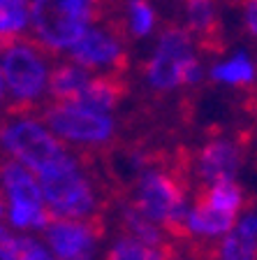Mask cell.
<instances>
[{
	"label": "cell",
	"mask_w": 257,
	"mask_h": 260,
	"mask_svg": "<svg viewBox=\"0 0 257 260\" xmlns=\"http://www.w3.org/2000/svg\"><path fill=\"white\" fill-rule=\"evenodd\" d=\"M241 168V149L230 140H213L199 151L197 174L204 184L227 181Z\"/></svg>",
	"instance_id": "obj_11"
},
{
	"label": "cell",
	"mask_w": 257,
	"mask_h": 260,
	"mask_svg": "<svg viewBox=\"0 0 257 260\" xmlns=\"http://www.w3.org/2000/svg\"><path fill=\"white\" fill-rule=\"evenodd\" d=\"M141 214L156 221L162 230L186 237L188 200L183 181L171 172L158 168L141 170L132 202Z\"/></svg>",
	"instance_id": "obj_5"
},
{
	"label": "cell",
	"mask_w": 257,
	"mask_h": 260,
	"mask_svg": "<svg viewBox=\"0 0 257 260\" xmlns=\"http://www.w3.org/2000/svg\"><path fill=\"white\" fill-rule=\"evenodd\" d=\"M97 14V0H32L30 26L49 54L70 49Z\"/></svg>",
	"instance_id": "obj_3"
},
{
	"label": "cell",
	"mask_w": 257,
	"mask_h": 260,
	"mask_svg": "<svg viewBox=\"0 0 257 260\" xmlns=\"http://www.w3.org/2000/svg\"><path fill=\"white\" fill-rule=\"evenodd\" d=\"M3 214H5V198L0 195V218H3ZM5 233H7V230H5V228H3V225H0V239L5 237Z\"/></svg>",
	"instance_id": "obj_26"
},
{
	"label": "cell",
	"mask_w": 257,
	"mask_h": 260,
	"mask_svg": "<svg viewBox=\"0 0 257 260\" xmlns=\"http://www.w3.org/2000/svg\"><path fill=\"white\" fill-rule=\"evenodd\" d=\"M0 3H3V0H0Z\"/></svg>",
	"instance_id": "obj_28"
},
{
	"label": "cell",
	"mask_w": 257,
	"mask_h": 260,
	"mask_svg": "<svg viewBox=\"0 0 257 260\" xmlns=\"http://www.w3.org/2000/svg\"><path fill=\"white\" fill-rule=\"evenodd\" d=\"M16 260H58L51 249L42 246L38 239H30V237H21V253Z\"/></svg>",
	"instance_id": "obj_23"
},
{
	"label": "cell",
	"mask_w": 257,
	"mask_h": 260,
	"mask_svg": "<svg viewBox=\"0 0 257 260\" xmlns=\"http://www.w3.org/2000/svg\"><path fill=\"white\" fill-rule=\"evenodd\" d=\"M128 26L132 35L146 38L156 26V12L149 0H130L128 3Z\"/></svg>",
	"instance_id": "obj_22"
},
{
	"label": "cell",
	"mask_w": 257,
	"mask_h": 260,
	"mask_svg": "<svg viewBox=\"0 0 257 260\" xmlns=\"http://www.w3.org/2000/svg\"><path fill=\"white\" fill-rule=\"evenodd\" d=\"M236 223V214L230 211H220L215 207L206 205L204 200L195 198V205L188 207V216H186V233L188 235H197V237H225Z\"/></svg>",
	"instance_id": "obj_12"
},
{
	"label": "cell",
	"mask_w": 257,
	"mask_h": 260,
	"mask_svg": "<svg viewBox=\"0 0 257 260\" xmlns=\"http://www.w3.org/2000/svg\"><path fill=\"white\" fill-rule=\"evenodd\" d=\"M0 186L5 195V211L12 228L19 230H44L51 221V211L47 209L40 188L38 174L21 165L19 160L0 162Z\"/></svg>",
	"instance_id": "obj_6"
},
{
	"label": "cell",
	"mask_w": 257,
	"mask_h": 260,
	"mask_svg": "<svg viewBox=\"0 0 257 260\" xmlns=\"http://www.w3.org/2000/svg\"><path fill=\"white\" fill-rule=\"evenodd\" d=\"M47 209L56 218H93L97 198L91 179L84 174L79 160L65 151L51 165L38 172Z\"/></svg>",
	"instance_id": "obj_2"
},
{
	"label": "cell",
	"mask_w": 257,
	"mask_h": 260,
	"mask_svg": "<svg viewBox=\"0 0 257 260\" xmlns=\"http://www.w3.org/2000/svg\"><path fill=\"white\" fill-rule=\"evenodd\" d=\"M49 51L40 42L14 35L0 40V72L7 98L19 109H28L42 100L49 84Z\"/></svg>",
	"instance_id": "obj_1"
},
{
	"label": "cell",
	"mask_w": 257,
	"mask_h": 260,
	"mask_svg": "<svg viewBox=\"0 0 257 260\" xmlns=\"http://www.w3.org/2000/svg\"><path fill=\"white\" fill-rule=\"evenodd\" d=\"M42 121L56 137L81 146L104 144L116 130L112 112H102L81 100H54L44 109Z\"/></svg>",
	"instance_id": "obj_7"
},
{
	"label": "cell",
	"mask_w": 257,
	"mask_h": 260,
	"mask_svg": "<svg viewBox=\"0 0 257 260\" xmlns=\"http://www.w3.org/2000/svg\"><path fill=\"white\" fill-rule=\"evenodd\" d=\"M104 260H171V249L169 246H149L141 239L125 235L114 242Z\"/></svg>",
	"instance_id": "obj_17"
},
{
	"label": "cell",
	"mask_w": 257,
	"mask_h": 260,
	"mask_svg": "<svg viewBox=\"0 0 257 260\" xmlns=\"http://www.w3.org/2000/svg\"><path fill=\"white\" fill-rule=\"evenodd\" d=\"M197 198L204 200L206 205L215 207V209H220V211H230V214H236L243 205V193H241V188L234 184V179L206 184V188L199 190Z\"/></svg>",
	"instance_id": "obj_19"
},
{
	"label": "cell",
	"mask_w": 257,
	"mask_h": 260,
	"mask_svg": "<svg viewBox=\"0 0 257 260\" xmlns=\"http://www.w3.org/2000/svg\"><path fill=\"white\" fill-rule=\"evenodd\" d=\"M123 223H125V228H128V235L141 239V242L149 244V246H169L165 235H162V228L158 225L156 221H151L146 214H141L132 202L123 209Z\"/></svg>",
	"instance_id": "obj_18"
},
{
	"label": "cell",
	"mask_w": 257,
	"mask_h": 260,
	"mask_svg": "<svg viewBox=\"0 0 257 260\" xmlns=\"http://www.w3.org/2000/svg\"><path fill=\"white\" fill-rule=\"evenodd\" d=\"M30 23L28 0H3L0 3V40L26 32Z\"/></svg>",
	"instance_id": "obj_21"
},
{
	"label": "cell",
	"mask_w": 257,
	"mask_h": 260,
	"mask_svg": "<svg viewBox=\"0 0 257 260\" xmlns=\"http://www.w3.org/2000/svg\"><path fill=\"white\" fill-rule=\"evenodd\" d=\"M211 77L220 84H230V86H248L257 77V68L246 54H239L234 58L218 63L211 70Z\"/></svg>",
	"instance_id": "obj_20"
},
{
	"label": "cell",
	"mask_w": 257,
	"mask_h": 260,
	"mask_svg": "<svg viewBox=\"0 0 257 260\" xmlns=\"http://www.w3.org/2000/svg\"><path fill=\"white\" fill-rule=\"evenodd\" d=\"M0 146L10 158L19 160L35 174L67 151L60 137H56L44 121L30 116L10 119L0 125Z\"/></svg>",
	"instance_id": "obj_8"
},
{
	"label": "cell",
	"mask_w": 257,
	"mask_h": 260,
	"mask_svg": "<svg viewBox=\"0 0 257 260\" xmlns=\"http://www.w3.org/2000/svg\"><path fill=\"white\" fill-rule=\"evenodd\" d=\"M144 75L149 86L156 91H174L178 86L197 84L202 79V65L195 56V40L190 30L167 26L146 63Z\"/></svg>",
	"instance_id": "obj_4"
},
{
	"label": "cell",
	"mask_w": 257,
	"mask_h": 260,
	"mask_svg": "<svg viewBox=\"0 0 257 260\" xmlns=\"http://www.w3.org/2000/svg\"><path fill=\"white\" fill-rule=\"evenodd\" d=\"M91 70L77 63H63L49 72L47 93L54 100H79L84 88L91 81Z\"/></svg>",
	"instance_id": "obj_15"
},
{
	"label": "cell",
	"mask_w": 257,
	"mask_h": 260,
	"mask_svg": "<svg viewBox=\"0 0 257 260\" xmlns=\"http://www.w3.org/2000/svg\"><path fill=\"white\" fill-rule=\"evenodd\" d=\"M7 98V91H5V81H3V72H0V103Z\"/></svg>",
	"instance_id": "obj_27"
},
{
	"label": "cell",
	"mask_w": 257,
	"mask_h": 260,
	"mask_svg": "<svg viewBox=\"0 0 257 260\" xmlns=\"http://www.w3.org/2000/svg\"><path fill=\"white\" fill-rule=\"evenodd\" d=\"M243 19L252 38H257V0H243Z\"/></svg>",
	"instance_id": "obj_25"
},
{
	"label": "cell",
	"mask_w": 257,
	"mask_h": 260,
	"mask_svg": "<svg viewBox=\"0 0 257 260\" xmlns=\"http://www.w3.org/2000/svg\"><path fill=\"white\" fill-rule=\"evenodd\" d=\"M123 95H125V84L121 81V77L116 72H104V75L91 77V81L84 88L79 100L95 109H102V112H112L121 103Z\"/></svg>",
	"instance_id": "obj_16"
},
{
	"label": "cell",
	"mask_w": 257,
	"mask_h": 260,
	"mask_svg": "<svg viewBox=\"0 0 257 260\" xmlns=\"http://www.w3.org/2000/svg\"><path fill=\"white\" fill-rule=\"evenodd\" d=\"M21 253V237H12L5 233L0 239V260H16Z\"/></svg>",
	"instance_id": "obj_24"
},
{
	"label": "cell",
	"mask_w": 257,
	"mask_h": 260,
	"mask_svg": "<svg viewBox=\"0 0 257 260\" xmlns=\"http://www.w3.org/2000/svg\"><path fill=\"white\" fill-rule=\"evenodd\" d=\"M72 63L81 65L86 70H104V72H121L125 65V51L121 40L107 28L88 26L79 40L70 49Z\"/></svg>",
	"instance_id": "obj_10"
},
{
	"label": "cell",
	"mask_w": 257,
	"mask_h": 260,
	"mask_svg": "<svg viewBox=\"0 0 257 260\" xmlns=\"http://www.w3.org/2000/svg\"><path fill=\"white\" fill-rule=\"evenodd\" d=\"M186 19L193 40H197L202 47L220 44V28L213 0H186Z\"/></svg>",
	"instance_id": "obj_14"
},
{
	"label": "cell",
	"mask_w": 257,
	"mask_h": 260,
	"mask_svg": "<svg viewBox=\"0 0 257 260\" xmlns=\"http://www.w3.org/2000/svg\"><path fill=\"white\" fill-rule=\"evenodd\" d=\"M47 244L58 260H93L100 223L93 218H51L44 228Z\"/></svg>",
	"instance_id": "obj_9"
},
{
	"label": "cell",
	"mask_w": 257,
	"mask_h": 260,
	"mask_svg": "<svg viewBox=\"0 0 257 260\" xmlns=\"http://www.w3.org/2000/svg\"><path fill=\"white\" fill-rule=\"evenodd\" d=\"M215 260H257V214H246L223 237Z\"/></svg>",
	"instance_id": "obj_13"
}]
</instances>
